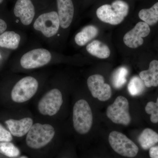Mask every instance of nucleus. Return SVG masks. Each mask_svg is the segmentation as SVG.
<instances>
[{
	"label": "nucleus",
	"mask_w": 158,
	"mask_h": 158,
	"mask_svg": "<svg viewBox=\"0 0 158 158\" xmlns=\"http://www.w3.org/2000/svg\"><path fill=\"white\" fill-rule=\"evenodd\" d=\"M0 153L10 158H15L20 154V151L12 142H0Z\"/></svg>",
	"instance_id": "23"
},
{
	"label": "nucleus",
	"mask_w": 158,
	"mask_h": 158,
	"mask_svg": "<svg viewBox=\"0 0 158 158\" xmlns=\"http://www.w3.org/2000/svg\"><path fill=\"white\" fill-rule=\"evenodd\" d=\"M48 81V77L44 73L23 76L12 86L10 91L11 100L18 105L24 106L37 98Z\"/></svg>",
	"instance_id": "2"
},
{
	"label": "nucleus",
	"mask_w": 158,
	"mask_h": 158,
	"mask_svg": "<svg viewBox=\"0 0 158 158\" xmlns=\"http://www.w3.org/2000/svg\"><path fill=\"white\" fill-rule=\"evenodd\" d=\"M87 86L94 98L102 102L107 101L112 95L110 85L105 83L104 78L100 74H94L88 77Z\"/></svg>",
	"instance_id": "13"
},
{
	"label": "nucleus",
	"mask_w": 158,
	"mask_h": 158,
	"mask_svg": "<svg viewBox=\"0 0 158 158\" xmlns=\"http://www.w3.org/2000/svg\"><path fill=\"white\" fill-rule=\"evenodd\" d=\"M129 104L127 99L123 96L116 98L114 102L107 108L106 115L116 124L127 126L131 123Z\"/></svg>",
	"instance_id": "10"
},
{
	"label": "nucleus",
	"mask_w": 158,
	"mask_h": 158,
	"mask_svg": "<svg viewBox=\"0 0 158 158\" xmlns=\"http://www.w3.org/2000/svg\"><path fill=\"white\" fill-rule=\"evenodd\" d=\"M19 158H29L27 156H21Z\"/></svg>",
	"instance_id": "28"
},
{
	"label": "nucleus",
	"mask_w": 158,
	"mask_h": 158,
	"mask_svg": "<svg viewBox=\"0 0 158 158\" xmlns=\"http://www.w3.org/2000/svg\"><path fill=\"white\" fill-rule=\"evenodd\" d=\"M149 154L151 158H158V145L151 148Z\"/></svg>",
	"instance_id": "26"
},
{
	"label": "nucleus",
	"mask_w": 158,
	"mask_h": 158,
	"mask_svg": "<svg viewBox=\"0 0 158 158\" xmlns=\"http://www.w3.org/2000/svg\"><path fill=\"white\" fill-rule=\"evenodd\" d=\"M109 141L113 150L123 156L134 158L139 151L137 145L125 135L119 132H111L109 135Z\"/></svg>",
	"instance_id": "9"
},
{
	"label": "nucleus",
	"mask_w": 158,
	"mask_h": 158,
	"mask_svg": "<svg viewBox=\"0 0 158 158\" xmlns=\"http://www.w3.org/2000/svg\"><path fill=\"white\" fill-rule=\"evenodd\" d=\"M156 103L157 105V106L158 107V98L157 99L156 102Z\"/></svg>",
	"instance_id": "30"
},
{
	"label": "nucleus",
	"mask_w": 158,
	"mask_h": 158,
	"mask_svg": "<svg viewBox=\"0 0 158 158\" xmlns=\"http://www.w3.org/2000/svg\"><path fill=\"white\" fill-rule=\"evenodd\" d=\"M63 56L42 47L33 48L23 52L18 62L20 71L27 73L63 62Z\"/></svg>",
	"instance_id": "4"
},
{
	"label": "nucleus",
	"mask_w": 158,
	"mask_h": 158,
	"mask_svg": "<svg viewBox=\"0 0 158 158\" xmlns=\"http://www.w3.org/2000/svg\"><path fill=\"white\" fill-rule=\"evenodd\" d=\"M8 24L5 20L0 19V34L7 31Z\"/></svg>",
	"instance_id": "27"
},
{
	"label": "nucleus",
	"mask_w": 158,
	"mask_h": 158,
	"mask_svg": "<svg viewBox=\"0 0 158 158\" xmlns=\"http://www.w3.org/2000/svg\"><path fill=\"white\" fill-rule=\"evenodd\" d=\"M72 121L74 130L79 135H86L91 130L93 114L90 105L85 99H80L74 104Z\"/></svg>",
	"instance_id": "6"
},
{
	"label": "nucleus",
	"mask_w": 158,
	"mask_h": 158,
	"mask_svg": "<svg viewBox=\"0 0 158 158\" xmlns=\"http://www.w3.org/2000/svg\"><path fill=\"white\" fill-rule=\"evenodd\" d=\"M13 14L18 24L24 31L31 27L36 17V9L31 0H17Z\"/></svg>",
	"instance_id": "11"
},
{
	"label": "nucleus",
	"mask_w": 158,
	"mask_h": 158,
	"mask_svg": "<svg viewBox=\"0 0 158 158\" xmlns=\"http://www.w3.org/2000/svg\"><path fill=\"white\" fill-rule=\"evenodd\" d=\"M35 99L37 118L61 121L65 94L60 74L48 79L45 87Z\"/></svg>",
	"instance_id": "1"
},
{
	"label": "nucleus",
	"mask_w": 158,
	"mask_h": 158,
	"mask_svg": "<svg viewBox=\"0 0 158 158\" xmlns=\"http://www.w3.org/2000/svg\"><path fill=\"white\" fill-rule=\"evenodd\" d=\"M139 18L149 26H153L158 22V2L148 9H141L138 13Z\"/></svg>",
	"instance_id": "20"
},
{
	"label": "nucleus",
	"mask_w": 158,
	"mask_h": 158,
	"mask_svg": "<svg viewBox=\"0 0 158 158\" xmlns=\"http://www.w3.org/2000/svg\"><path fill=\"white\" fill-rule=\"evenodd\" d=\"M13 139V136L9 130L0 123V142H11Z\"/></svg>",
	"instance_id": "25"
},
{
	"label": "nucleus",
	"mask_w": 158,
	"mask_h": 158,
	"mask_svg": "<svg viewBox=\"0 0 158 158\" xmlns=\"http://www.w3.org/2000/svg\"><path fill=\"white\" fill-rule=\"evenodd\" d=\"M31 28L41 39L52 48L60 47L61 27L57 11H45L36 15Z\"/></svg>",
	"instance_id": "5"
},
{
	"label": "nucleus",
	"mask_w": 158,
	"mask_h": 158,
	"mask_svg": "<svg viewBox=\"0 0 158 158\" xmlns=\"http://www.w3.org/2000/svg\"><path fill=\"white\" fill-rule=\"evenodd\" d=\"M129 6L123 0H115L111 5L106 4L97 9L96 15L103 22L113 25L121 23L127 16Z\"/></svg>",
	"instance_id": "7"
},
{
	"label": "nucleus",
	"mask_w": 158,
	"mask_h": 158,
	"mask_svg": "<svg viewBox=\"0 0 158 158\" xmlns=\"http://www.w3.org/2000/svg\"><path fill=\"white\" fill-rule=\"evenodd\" d=\"M36 120V116L25 108L19 118H9L5 121V124L13 137L24 138Z\"/></svg>",
	"instance_id": "8"
},
{
	"label": "nucleus",
	"mask_w": 158,
	"mask_h": 158,
	"mask_svg": "<svg viewBox=\"0 0 158 158\" xmlns=\"http://www.w3.org/2000/svg\"><path fill=\"white\" fill-rule=\"evenodd\" d=\"M25 34L13 31H6L0 34V48L11 50L18 49L24 42Z\"/></svg>",
	"instance_id": "15"
},
{
	"label": "nucleus",
	"mask_w": 158,
	"mask_h": 158,
	"mask_svg": "<svg viewBox=\"0 0 158 158\" xmlns=\"http://www.w3.org/2000/svg\"><path fill=\"white\" fill-rule=\"evenodd\" d=\"M138 141L143 149H150L158 143V134L151 129H145L138 137Z\"/></svg>",
	"instance_id": "19"
},
{
	"label": "nucleus",
	"mask_w": 158,
	"mask_h": 158,
	"mask_svg": "<svg viewBox=\"0 0 158 158\" xmlns=\"http://www.w3.org/2000/svg\"><path fill=\"white\" fill-rule=\"evenodd\" d=\"M139 76L147 88L158 86V61L153 60L150 63L149 68L142 71Z\"/></svg>",
	"instance_id": "16"
},
{
	"label": "nucleus",
	"mask_w": 158,
	"mask_h": 158,
	"mask_svg": "<svg viewBox=\"0 0 158 158\" xmlns=\"http://www.w3.org/2000/svg\"><path fill=\"white\" fill-rule=\"evenodd\" d=\"M98 33V29L96 26L92 25L85 26L75 36V42L79 46H84L96 37Z\"/></svg>",
	"instance_id": "17"
},
{
	"label": "nucleus",
	"mask_w": 158,
	"mask_h": 158,
	"mask_svg": "<svg viewBox=\"0 0 158 158\" xmlns=\"http://www.w3.org/2000/svg\"><path fill=\"white\" fill-rule=\"evenodd\" d=\"M150 31L148 25L144 22H140L125 34L123 38V42L130 48H137L143 44V37L148 36Z\"/></svg>",
	"instance_id": "14"
},
{
	"label": "nucleus",
	"mask_w": 158,
	"mask_h": 158,
	"mask_svg": "<svg viewBox=\"0 0 158 158\" xmlns=\"http://www.w3.org/2000/svg\"><path fill=\"white\" fill-rule=\"evenodd\" d=\"M57 11L60 20L59 44L62 42L63 35L70 27L74 15V7L72 0H56Z\"/></svg>",
	"instance_id": "12"
},
{
	"label": "nucleus",
	"mask_w": 158,
	"mask_h": 158,
	"mask_svg": "<svg viewBox=\"0 0 158 158\" xmlns=\"http://www.w3.org/2000/svg\"><path fill=\"white\" fill-rule=\"evenodd\" d=\"M128 73L127 69L124 66L117 69L112 75V81L113 87L116 89L121 88L126 83Z\"/></svg>",
	"instance_id": "21"
},
{
	"label": "nucleus",
	"mask_w": 158,
	"mask_h": 158,
	"mask_svg": "<svg viewBox=\"0 0 158 158\" xmlns=\"http://www.w3.org/2000/svg\"><path fill=\"white\" fill-rule=\"evenodd\" d=\"M4 1V0H0V5H1V4H2V3Z\"/></svg>",
	"instance_id": "29"
},
{
	"label": "nucleus",
	"mask_w": 158,
	"mask_h": 158,
	"mask_svg": "<svg viewBox=\"0 0 158 158\" xmlns=\"http://www.w3.org/2000/svg\"><path fill=\"white\" fill-rule=\"evenodd\" d=\"M144 84L140 77H133L128 85V90L132 96H138L143 93L144 89Z\"/></svg>",
	"instance_id": "22"
},
{
	"label": "nucleus",
	"mask_w": 158,
	"mask_h": 158,
	"mask_svg": "<svg viewBox=\"0 0 158 158\" xmlns=\"http://www.w3.org/2000/svg\"><path fill=\"white\" fill-rule=\"evenodd\" d=\"M86 49L88 53L99 59H107L110 55L109 47L100 40H94L89 43Z\"/></svg>",
	"instance_id": "18"
},
{
	"label": "nucleus",
	"mask_w": 158,
	"mask_h": 158,
	"mask_svg": "<svg viewBox=\"0 0 158 158\" xmlns=\"http://www.w3.org/2000/svg\"><path fill=\"white\" fill-rule=\"evenodd\" d=\"M61 121L36 117L34 124L24 138L27 147L38 150L47 146L61 135Z\"/></svg>",
	"instance_id": "3"
},
{
	"label": "nucleus",
	"mask_w": 158,
	"mask_h": 158,
	"mask_svg": "<svg viewBox=\"0 0 158 158\" xmlns=\"http://www.w3.org/2000/svg\"><path fill=\"white\" fill-rule=\"evenodd\" d=\"M145 112L151 115V121L154 123H158V107L156 102H149L145 107Z\"/></svg>",
	"instance_id": "24"
}]
</instances>
